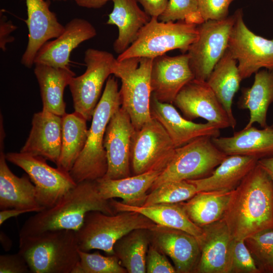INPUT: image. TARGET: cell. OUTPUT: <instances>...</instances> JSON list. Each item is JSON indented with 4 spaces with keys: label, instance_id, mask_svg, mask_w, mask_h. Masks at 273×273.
I'll return each mask as SVG.
<instances>
[{
    "label": "cell",
    "instance_id": "6da1fadb",
    "mask_svg": "<svg viewBox=\"0 0 273 273\" xmlns=\"http://www.w3.org/2000/svg\"><path fill=\"white\" fill-rule=\"evenodd\" d=\"M222 219L236 239L273 229V179L258 164L232 191Z\"/></svg>",
    "mask_w": 273,
    "mask_h": 273
},
{
    "label": "cell",
    "instance_id": "7a4b0ae2",
    "mask_svg": "<svg viewBox=\"0 0 273 273\" xmlns=\"http://www.w3.org/2000/svg\"><path fill=\"white\" fill-rule=\"evenodd\" d=\"M93 211L116 213L109 200L101 196L96 180L77 183L54 205L29 217L20 230L19 238L48 231L76 232L81 227L87 213Z\"/></svg>",
    "mask_w": 273,
    "mask_h": 273
},
{
    "label": "cell",
    "instance_id": "3957f363",
    "mask_svg": "<svg viewBox=\"0 0 273 273\" xmlns=\"http://www.w3.org/2000/svg\"><path fill=\"white\" fill-rule=\"evenodd\" d=\"M121 104L117 80L110 76L94 112L84 147L69 171L76 184L96 181L106 174L108 164L103 144L105 133L110 118Z\"/></svg>",
    "mask_w": 273,
    "mask_h": 273
},
{
    "label": "cell",
    "instance_id": "277c9868",
    "mask_svg": "<svg viewBox=\"0 0 273 273\" xmlns=\"http://www.w3.org/2000/svg\"><path fill=\"white\" fill-rule=\"evenodd\" d=\"M76 232L48 231L19 238L18 252L32 273H72L79 260Z\"/></svg>",
    "mask_w": 273,
    "mask_h": 273
},
{
    "label": "cell",
    "instance_id": "5b68a950",
    "mask_svg": "<svg viewBox=\"0 0 273 273\" xmlns=\"http://www.w3.org/2000/svg\"><path fill=\"white\" fill-rule=\"evenodd\" d=\"M157 225L137 212L107 214L99 211H89L81 227L76 231L79 249L86 252L97 249L108 255H114V244L122 237L134 230H152Z\"/></svg>",
    "mask_w": 273,
    "mask_h": 273
},
{
    "label": "cell",
    "instance_id": "8992f818",
    "mask_svg": "<svg viewBox=\"0 0 273 273\" xmlns=\"http://www.w3.org/2000/svg\"><path fill=\"white\" fill-rule=\"evenodd\" d=\"M197 25L185 20L164 22L158 18L151 17L140 30L135 40L117 59H153L176 49L185 54L198 37Z\"/></svg>",
    "mask_w": 273,
    "mask_h": 273
},
{
    "label": "cell",
    "instance_id": "52a82bcc",
    "mask_svg": "<svg viewBox=\"0 0 273 273\" xmlns=\"http://www.w3.org/2000/svg\"><path fill=\"white\" fill-rule=\"evenodd\" d=\"M153 59L132 57L116 60L113 68L120 79L121 107L128 114L135 130L140 129L151 118V70Z\"/></svg>",
    "mask_w": 273,
    "mask_h": 273
},
{
    "label": "cell",
    "instance_id": "ba28073f",
    "mask_svg": "<svg viewBox=\"0 0 273 273\" xmlns=\"http://www.w3.org/2000/svg\"><path fill=\"white\" fill-rule=\"evenodd\" d=\"M208 136L198 138L175 149L174 156L161 172L150 191L169 181L202 178L209 176L227 155Z\"/></svg>",
    "mask_w": 273,
    "mask_h": 273
},
{
    "label": "cell",
    "instance_id": "9c48e42d",
    "mask_svg": "<svg viewBox=\"0 0 273 273\" xmlns=\"http://www.w3.org/2000/svg\"><path fill=\"white\" fill-rule=\"evenodd\" d=\"M116 60L113 54L108 52L88 49L84 54L85 72L80 76L73 77L70 80L68 86L74 111L87 121L92 119L103 85L112 74Z\"/></svg>",
    "mask_w": 273,
    "mask_h": 273
},
{
    "label": "cell",
    "instance_id": "30bf717a",
    "mask_svg": "<svg viewBox=\"0 0 273 273\" xmlns=\"http://www.w3.org/2000/svg\"><path fill=\"white\" fill-rule=\"evenodd\" d=\"M236 13L219 20H209L197 25L199 36L188 51L194 79L206 81L228 48Z\"/></svg>",
    "mask_w": 273,
    "mask_h": 273
},
{
    "label": "cell",
    "instance_id": "8fae6325",
    "mask_svg": "<svg viewBox=\"0 0 273 273\" xmlns=\"http://www.w3.org/2000/svg\"><path fill=\"white\" fill-rule=\"evenodd\" d=\"M170 138L155 118L135 130L131 139L130 165L133 175L150 171H163L175 150Z\"/></svg>",
    "mask_w": 273,
    "mask_h": 273
},
{
    "label": "cell",
    "instance_id": "7c38bea8",
    "mask_svg": "<svg viewBox=\"0 0 273 273\" xmlns=\"http://www.w3.org/2000/svg\"><path fill=\"white\" fill-rule=\"evenodd\" d=\"M6 158L29 176L35 187L38 202L45 208L54 205L77 185L69 172L51 166L42 157L20 152H9Z\"/></svg>",
    "mask_w": 273,
    "mask_h": 273
},
{
    "label": "cell",
    "instance_id": "4fadbf2b",
    "mask_svg": "<svg viewBox=\"0 0 273 273\" xmlns=\"http://www.w3.org/2000/svg\"><path fill=\"white\" fill-rule=\"evenodd\" d=\"M236 19L229 42L228 49L238 63L242 79L261 68L273 70V38L267 39L253 32L245 24L243 10L236 11Z\"/></svg>",
    "mask_w": 273,
    "mask_h": 273
},
{
    "label": "cell",
    "instance_id": "5bb4252c",
    "mask_svg": "<svg viewBox=\"0 0 273 273\" xmlns=\"http://www.w3.org/2000/svg\"><path fill=\"white\" fill-rule=\"evenodd\" d=\"M134 131L128 114L120 107L106 127L103 144L108 168L102 178L119 179L131 176V144Z\"/></svg>",
    "mask_w": 273,
    "mask_h": 273
},
{
    "label": "cell",
    "instance_id": "9a60e30c",
    "mask_svg": "<svg viewBox=\"0 0 273 273\" xmlns=\"http://www.w3.org/2000/svg\"><path fill=\"white\" fill-rule=\"evenodd\" d=\"M173 103L188 120L202 118L219 129L231 127L226 111L206 81L193 79L189 82Z\"/></svg>",
    "mask_w": 273,
    "mask_h": 273
},
{
    "label": "cell",
    "instance_id": "2e32d148",
    "mask_svg": "<svg viewBox=\"0 0 273 273\" xmlns=\"http://www.w3.org/2000/svg\"><path fill=\"white\" fill-rule=\"evenodd\" d=\"M193 79L187 53L172 57L164 54L153 59L151 96L158 101L172 104L181 88Z\"/></svg>",
    "mask_w": 273,
    "mask_h": 273
},
{
    "label": "cell",
    "instance_id": "e0dca14e",
    "mask_svg": "<svg viewBox=\"0 0 273 273\" xmlns=\"http://www.w3.org/2000/svg\"><path fill=\"white\" fill-rule=\"evenodd\" d=\"M200 256L194 272L230 273L233 237L224 220L202 227Z\"/></svg>",
    "mask_w": 273,
    "mask_h": 273
},
{
    "label": "cell",
    "instance_id": "ac0fdd59",
    "mask_svg": "<svg viewBox=\"0 0 273 273\" xmlns=\"http://www.w3.org/2000/svg\"><path fill=\"white\" fill-rule=\"evenodd\" d=\"M25 3L28 41L21 62L26 67L31 68L40 48L47 41L58 37L63 32L65 26L59 22L55 13L50 9L49 1L25 0Z\"/></svg>",
    "mask_w": 273,
    "mask_h": 273
},
{
    "label": "cell",
    "instance_id": "d6986e66",
    "mask_svg": "<svg viewBox=\"0 0 273 273\" xmlns=\"http://www.w3.org/2000/svg\"><path fill=\"white\" fill-rule=\"evenodd\" d=\"M96 35V28L89 21L80 18H73L65 25L63 32L58 37L43 44L36 55L34 65L68 67L72 51Z\"/></svg>",
    "mask_w": 273,
    "mask_h": 273
},
{
    "label": "cell",
    "instance_id": "ffe728a7",
    "mask_svg": "<svg viewBox=\"0 0 273 273\" xmlns=\"http://www.w3.org/2000/svg\"><path fill=\"white\" fill-rule=\"evenodd\" d=\"M150 231L151 243L170 258L176 272H194L200 256L196 237L180 230L159 225Z\"/></svg>",
    "mask_w": 273,
    "mask_h": 273
},
{
    "label": "cell",
    "instance_id": "44dd1931",
    "mask_svg": "<svg viewBox=\"0 0 273 273\" xmlns=\"http://www.w3.org/2000/svg\"><path fill=\"white\" fill-rule=\"evenodd\" d=\"M0 209H30L37 212L45 208L38 202L36 190L29 176L15 175L10 169L4 152L5 138L3 125L0 129Z\"/></svg>",
    "mask_w": 273,
    "mask_h": 273
},
{
    "label": "cell",
    "instance_id": "7402d4cb",
    "mask_svg": "<svg viewBox=\"0 0 273 273\" xmlns=\"http://www.w3.org/2000/svg\"><path fill=\"white\" fill-rule=\"evenodd\" d=\"M151 116L164 127L175 148L204 136L220 135V129L210 123H197L182 116L172 104L158 101L151 96Z\"/></svg>",
    "mask_w": 273,
    "mask_h": 273
},
{
    "label": "cell",
    "instance_id": "603a6c76",
    "mask_svg": "<svg viewBox=\"0 0 273 273\" xmlns=\"http://www.w3.org/2000/svg\"><path fill=\"white\" fill-rule=\"evenodd\" d=\"M62 116L42 110L34 114L28 137L20 152L57 164L62 144Z\"/></svg>",
    "mask_w": 273,
    "mask_h": 273
},
{
    "label": "cell",
    "instance_id": "cb8c5ba5",
    "mask_svg": "<svg viewBox=\"0 0 273 273\" xmlns=\"http://www.w3.org/2000/svg\"><path fill=\"white\" fill-rule=\"evenodd\" d=\"M213 144L226 155L253 157L258 160L273 156V126L259 129L252 125L231 136L212 138Z\"/></svg>",
    "mask_w": 273,
    "mask_h": 273
},
{
    "label": "cell",
    "instance_id": "d4e9b609",
    "mask_svg": "<svg viewBox=\"0 0 273 273\" xmlns=\"http://www.w3.org/2000/svg\"><path fill=\"white\" fill-rule=\"evenodd\" d=\"M258 160L247 156L227 155L209 176L187 180L196 187L198 192L232 191L257 165Z\"/></svg>",
    "mask_w": 273,
    "mask_h": 273
},
{
    "label": "cell",
    "instance_id": "484cf974",
    "mask_svg": "<svg viewBox=\"0 0 273 273\" xmlns=\"http://www.w3.org/2000/svg\"><path fill=\"white\" fill-rule=\"evenodd\" d=\"M113 8L107 24L116 25L118 35L113 43L114 51L123 53L135 40L140 30L151 17L138 5V0H112Z\"/></svg>",
    "mask_w": 273,
    "mask_h": 273
},
{
    "label": "cell",
    "instance_id": "4316f807",
    "mask_svg": "<svg viewBox=\"0 0 273 273\" xmlns=\"http://www.w3.org/2000/svg\"><path fill=\"white\" fill-rule=\"evenodd\" d=\"M162 171H150L119 179L101 178L96 180L101 196L106 200L122 199L123 203L132 206L144 205L153 184Z\"/></svg>",
    "mask_w": 273,
    "mask_h": 273
},
{
    "label": "cell",
    "instance_id": "83f0119b",
    "mask_svg": "<svg viewBox=\"0 0 273 273\" xmlns=\"http://www.w3.org/2000/svg\"><path fill=\"white\" fill-rule=\"evenodd\" d=\"M115 213L134 211L143 214L157 224L186 232L197 238L203 232L202 228L194 223L179 203H159L140 207L126 205L114 199L109 200Z\"/></svg>",
    "mask_w": 273,
    "mask_h": 273
},
{
    "label": "cell",
    "instance_id": "f1b7e54d",
    "mask_svg": "<svg viewBox=\"0 0 273 273\" xmlns=\"http://www.w3.org/2000/svg\"><path fill=\"white\" fill-rule=\"evenodd\" d=\"M34 73L38 83L42 110L63 116L65 114L64 101L65 87L75 76L69 66L56 68L43 64H34Z\"/></svg>",
    "mask_w": 273,
    "mask_h": 273
},
{
    "label": "cell",
    "instance_id": "f546056e",
    "mask_svg": "<svg viewBox=\"0 0 273 273\" xmlns=\"http://www.w3.org/2000/svg\"><path fill=\"white\" fill-rule=\"evenodd\" d=\"M273 102V70L263 69L255 73L251 87H244L238 103L242 109H248L250 118L244 128L258 123L262 128L266 122L268 107Z\"/></svg>",
    "mask_w": 273,
    "mask_h": 273
},
{
    "label": "cell",
    "instance_id": "4dcf8cb0",
    "mask_svg": "<svg viewBox=\"0 0 273 273\" xmlns=\"http://www.w3.org/2000/svg\"><path fill=\"white\" fill-rule=\"evenodd\" d=\"M237 64L228 48L206 81L226 111L232 128L237 123L233 114V100L242 80Z\"/></svg>",
    "mask_w": 273,
    "mask_h": 273
},
{
    "label": "cell",
    "instance_id": "1f68e13d",
    "mask_svg": "<svg viewBox=\"0 0 273 273\" xmlns=\"http://www.w3.org/2000/svg\"><path fill=\"white\" fill-rule=\"evenodd\" d=\"M232 191L198 192L190 199L179 203L190 219L202 228L223 218Z\"/></svg>",
    "mask_w": 273,
    "mask_h": 273
},
{
    "label": "cell",
    "instance_id": "d6a6232c",
    "mask_svg": "<svg viewBox=\"0 0 273 273\" xmlns=\"http://www.w3.org/2000/svg\"><path fill=\"white\" fill-rule=\"evenodd\" d=\"M62 144L57 167L69 172L83 149L87 138V120L74 111L63 116Z\"/></svg>",
    "mask_w": 273,
    "mask_h": 273
},
{
    "label": "cell",
    "instance_id": "836d02e7",
    "mask_svg": "<svg viewBox=\"0 0 273 273\" xmlns=\"http://www.w3.org/2000/svg\"><path fill=\"white\" fill-rule=\"evenodd\" d=\"M150 230H134L114 244V255L129 273L146 272V258L151 242Z\"/></svg>",
    "mask_w": 273,
    "mask_h": 273
},
{
    "label": "cell",
    "instance_id": "e575fe53",
    "mask_svg": "<svg viewBox=\"0 0 273 273\" xmlns=\"http://www.w3.org/2000/svg\"><path fill=\"white\" fill-rule=\"evenodd\" d=\"M198 192L187 180L165 182L151 191L144 206L159 203H178L187 201Z\"/></svg>",
    "mask_w": 273,
    "mask_h": 273
},
{
    "label": "cell",
    "instance_id": "d590c367",
    "mask_svg": "<svg viewBox=\"0 0 273 273\" xmlns=\"http://www.w3.org/2000/svg\"><path fill=\"white\" fill-rule=\"evenodd\" d=\"M79 260L72 273H126L115 255L104 256L99 251L89 253L79 249Z\"/></svg>",
    "mask_w": 273,
    "mask_h": 273
},
{
    "label": "cell",
    "instance_id": "8d00e7d4",
    "mask_svg": "<svg viewBox=\"0 0 273 273\" xmlns=\"http://www.w3.org/2000/svg\"><path fill=\"white\" fill-rule=\"evenodd\" d=\"M245 243L261 272L273 271V229H266L245 239Z\"/></svg>",
    "mask_w": 273,
    "mask_h": 273
},
{
    "label": "cell",
    "instance_id": "74e56055",
    "mask_svg": "<svg viewBox=\"0 0 273 273\" xmlns=\"http://www.w3.org/2000/svg\"><path fill=\"white\" fill-rule=\"evenodd\" d=\"M244 239H234L230 273H260Z\"/></svg>",
    "mask_w": 273,
    "mask_h": 273
},
{
    "label": "cell",
    "instance_id": "f35d334b",
    "mask_svg": "<svg viewBox=\"0 0 273 273\" xmlns=\"http://www.w3.org/2000/svg\"><path fill=\"white\" fill-rule=\"evenodd\" d=\"M198 11L197 0H168L165 10L158 19L164 22L184 21Z\"/></svg>",
    "mask_w": 273,
    "mask_h": 273
},
{
    "label": "cell",
    "instance_id": "ab89813d",
    "mask_svg": "<svg viewBox=\"0 0 273 273\" xmlns=\"http://www.w3.org/2000/svg\"><path fill=\"white\" fill-rule=\"evenodd\" d=\"M235 0H197L198 11L204 21L226 18L229 7Z\"/></svg>",
    "mask_w": 273,
    "mask_h": 273
},
{
    "label": "cell",
    "instance_id": "60d3db41",
    "mask_svg": "<svg viewBox=\"0 0 273 273\" xmlns=\"http://www.w3.org/2000/svg\"><path fill=\"white\" fill-rule=\"evenodd\" d=\"M146 272L175 273L176 271L165 254L150 243L146 258Z\"/></svg>",
    "mask_w": 273,
    "mask_h": 273
},
{
    "label": "cell",
    "instance_id": "b9f144b4",
    "mask_svg": "<svg viewBox=\"0 0 273 273\" xmlns=\"http://www.w3.org/2000/svg\"><path fill=\"white\" fill-rule=\"evenodd\" d=\"M29 267L24 257L18 252L0 256V273H30Z\"/></svg>",
    "mask_w": 273,
    "mask_h": 273
},
{
    "label": "cell",
    "instance_id": "7bdbcfd3",
    "mask_svg": "<svg viewBox=\"0 0 273 273\" xmlns=\"http://www.w3.org/2000/svg\"><path fill=\"white\" fill-rule=\"evenodd\" d=\"M17 26L11 20H8L5 16L1 15L0 19V48L3 51L6 50L8 43L13 42L15 38L11 35Z\"/></svg>",
    "mask_w": 273,
    "mask_h": 273
},
{
    "label": "cell",
    "instance_id": "ee69618b",
    "mask_svg": "<svg viewBox=\"0 0 273 273\" xmlns=\"http://www.w3.org/2000/svg\"><path fill=\"white\" fill-rule=\"evenodd\" d=\"M151 17L158 18L165 10L168 0H138Z\"/></svg>",
    "mask_w": 273,
    "mask_h": 273
},
{
    "label": "cell",
    "instance_id": "f6af8a7d",
    "mask_svg": "<svg viewBox=\"0 0 273 273\" xmlns=\"http://www.w3.org/2000/svg\"><path fill=\"white\" fill-rule=\"evenodd\" d=\"M32 212L34 211L30 209L16 208L2 210L0 211V225H2L5 221L11 217H16L25 213Z\"/></svg>",
    "mask_w": 273,
    "mask_h": 273
},
{
    "label": "cell",
    "instance_id": "bcb514c9",
    "mask_svg": "<svg viewBox=\"0 0 273 273\" xmlns=\"http://www.w3.org/2000/svg\"><path fill=\"white\" fill-rule=\"evenodd\" d=\"M76 4L79 7L88 9H99L109 1L112 0H74Z\"/></svg>",
    "mask_w": 273,
    "mask_h": 273
},
{
    "label": "cell",
    "instance_id": "7dc6e473",
    "mask_svg": "<svg viewBox=\"0 0 273 273\" xmlns=\"http://www.w3.org/2000/svg\"><path fill=\"white\" fill-rule=\"evenodd\" d=\"M257 164L261 167L273 179V156L260 159Z\"/></svg>",
    "mask_w": 273,
    "mask_h": 273
},
{
    "label": "cell",
    "instance_id": "c3c4849f",
    "mask_svg": "<svg viewBox=\"0 0 273 273\" xmlns=\"http://www.w3.org/2000/svg\"><path fill=\"white\" fill-rule=\"evenodd\" d=\"M0 240L2 246L6 251L11 248L12 242L11 239L2 231H1L0 233Z\"/></svg>",
    "mask_w": 273,
    "mask_h": 273
},
{
    "label": "cell",
    "instance_id": "681fc988",
    "mask_svg": "<svg viewBox=\"0 0 273 273\" xmlns=\"http://www.w3.org/2000/svg\"><path fill=\"white\" fill-rule=\"evenodd\" d=\"M53 1H66L67 0H53Z\"/></svg>",
    "mask_w": 273,
    "mask_h": 273
},
{
    "label": "cell",
    "instance_id": "f907efd6",
    "mask_svg": "<svg viewBox=\"0 0 273 273\" xmlns=\"http://www.w3.org/2000/svg\"><path fill=\"white\" fill-rule=\"evenodd\" d=\"M273 3V0H270Z\"/></svg>",
    "mask_w": 273,
    "mask_h": 273
},
{
    "label": "cell",
    "instance_id": "816d5d0a",
    "mask_svg": "<svg viewBox=\"0 0 273 273\" xmlns=\"http://www.w3.org/2000/svg\"><path fill=\"white\" fill-rule=\"evenodd\" d=\"M271 126H273V124H272V125Z\"/></svg>",
    "mask_w": 273,
    "mask_h": 273
},
{
    "label": "cell",
    "instance_id": "f5cc1de1",
    "mask_svg": "<svg viewBox=\"0 0 273 273\" xmlns=\"http://www.w3.org/2000/svg\"><path fill=\"white\" fill-rule=\"evenodd\" d=\"M272 272H273V271H272Z\"/></svg>",
    "mask_w": 273,
    "mask_h": 273
}]
</instances>
